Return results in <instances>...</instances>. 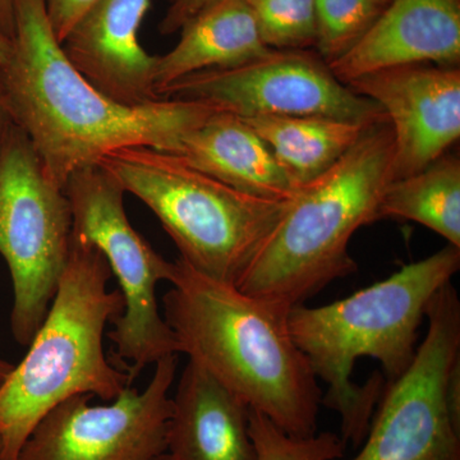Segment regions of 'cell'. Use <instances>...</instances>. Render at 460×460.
Segmentation results:
<instances>
[{"label": "cell", "mask_w": 460, "mask_h": 460, "mask_svg": "<svg viewBox=\"0 0 460 460\" xmlns=\"http://www.w3.org/2000/svg\"><path fill=\"white\" fill-rule=\"evenodd\" d=\"M0 93L9 120L26 133L45 172L62 189L75 172L120 148L180 154L184 137L217 111L186 100L124 105L107 98L66 59L44 0L16 2Z\"/></svg>", "instance_id": "cell-1"}, {"label": "cell", "mask_w": 460, "mask_h": 460, "mask_svg": "<svg viewBox=\"0 0 460 460\" xmlns=\"http://www.w3.org/2000/svg\"><path fill=\"white\" fill-rule=\"evenodd\" d=\"M459 269L460 248L447 244L343 299L289 311L290 334L328 386L321 405L338 413L345 444H362L386 381L410 367L429 305Z\"/></svg>", "instance_id": "cell-2"}, {"label": "cell", "mask_w": 460, "mask_h": 460, "mask_svg": "<svg viewBox=\"0 0 460 460\" xmlns=\"http://www.w3.org/2000/svg\"><path fill=\"white\" fill-rule=\"evenodd\" d=\"M163 316L181 353L281 431H317L323 390L289 330V311L172 262Z\"/></svg>", "instance_id": "cell-3"}, {"label": "cell", "mask_w": 460, "mask_h": 460, "mask_svg": "<svg viewBox=\"0 0 460 460\" xmlns=\"http://www.w3.org/2000/svg\"><path fill=\"white\" fill-rule=\"evenodd\" d=\"M105 257L72 233L65 271L49 311L22 361L0 386V460H18L38 423L78 394L114 401L131 386L128 372L108 359V323L123 314L119 289H108Z\"/></svg>", "instance_id": "cell-4"}, {"label": "cell", "mask_w": 460, "mask_h": 460, "mask_svg": "<svg viewBox=\"0 0 460 460\" xmlns=\"http://www.w3.org/2000/svg\"><path fill=\"white\" fill-rule=\"evenodd\" d=\"M393 157L389 119L371 124L337 164L299 189L235 287L293 308L356 272L348 250L350 239L362 226L377 222L381 199L394 181Z\"/></svg>", "instance_id": "cell-5"}, {"label": "cell", "mask_w": 460, "mask_h": 460, "mask_svg": "<svg viewBox=\"0 0 460 460\" xmlns=\"http://www.w3.org/2000/svg\"><path fill=\"white\" fill-rule=\"evenodd\" d=\"M153 211L192 270L237 286L293 199L248 195L211 177L180 154L124 147L99 163Z\"/></svg>", "instance_id": "cell-6"}, {"label": "cell", "mask_w": 460, "mask_h": 460, "mask_svg": "<svg viewBox=\"0 0 460 460\" xmlns=\"http://www.w3.org/2000/svg\"><path fill=\"white\" fill-rule=\"evenodd\" d=\"M71 239L65 189L47 174L26 133L8 120L0 133V256L13 287L11 332L22 347L49 311Z\"/></svg>", "instance_id": "cell-7"}, {"label": "cell", "mask_w": 460, "mask_h": 460, "mask_svg": "<svg viewBox=\"0 0 460 460\" xmlns=\"http://www.w3.org/2000/svg\"><path fill=\"white\" fill-rule=\"evenodd\" d=\"M65 190L72 233L98 248L122 293L123 314L107 337L113 343L111 362L133 383L148 365L181 353L156 298L157 284L171 280L172 262L133 228L124 208L126 190L107 169L96 164L75 172Z\"/></svg>", "instance_id": "cell-8"}, {"label": "cell", "mask_w": 460, "mask_h": 460, "mask_svg": "<svg viewBox=\"0 0 460 460\" xmlns=\"http://www.w3.org/2000/svg\"><path fill=\"white\" fill-rule=\"evenodd\" d=\"M428 332L401 376L386 381L362 447L348 460H460V422L447 401L460 361V301L453 283L432 299Z\"/></svg>", "instance_id": "cell-9"}, {"label": "cell", "mask_w": 460, "mask_h": 460, "mask_svg": "<svg viewBox=\"0 0 460 460\" xmlns=\"http://www.w3.org/2000/svg\"><path fill=\"white\" fill-rule=\"evenodd\" d=\"M160 98L201 102L217 111L253 118H337L363 124L387 120L376 102L341 84L320 56L277 50L230 68L208 69L166 87Z\"/></svg>", "instance_id": "cell-10"}, {"label": "cell", "mask_w": 460, "mask_h": 460, "mask_svg": "<svg viewBox=\"0 0 460 460\" xmlns=\"http://www.w3.org/2000/svg\"><path fill=\"white\" fill-rule=\"evenodd\" d=\"M144 392L128 386L114 401L91 405L90 394L58 404L38 423L18 460H154L166 453L171 387L178 354L155 363Z\"/></svg>", "instance_id": "cell-11"}, {"label": "cell", "mask_w": 460, "mask_h": 460, "mask_svg": "<svg viewBox=\"0 0 460 460\" xmlns=\"http://www.w3.org/2000/svg\"><path fill=\"white\" fill-rule=\"evenodd\" d=\"M347 86L386 114L394 135V181L422 172L459 140L460 71L456 66H394Z\"/></svg>", "instance_id": "cell-12"}, {"label": "cell", "mask_w": 460, "mask_h": 460, "mask_svg": "<svg viewBox=\"0 0 460 460\" xmlns=\"http://www.w3.org/2000/svg\"><path fill=\"white\" fill-rule=\"evenodd\" d=\"M151 0H96L60 42L68 62L107 98L144 105L157 95V56L140 42Z\"/></svg>", "instance_id": "cell-13"}, {"label": "cell", "mask_w": 460, "mask_h": 460, "mask_svg": "<svg viewBox=\"0 0 460 460\" xmlns=\"http://www.w3.org/2000/svg\"><path fill=\"white\" fill-rule=\"evenodd\" d=\"M459 59L460 0H390L361 40L329 68L348 84L394 66H456Z\"/></svg>", "instance_id": "cell-14"}, {"label": "cell", "mask_w": 460, "mask_h": 460, "mask_svg": "<svg viewBox=\"0 0 460 460\" xmlns=\"http://www.w3.org/2000/svg\"><path fill=\"white\" fill-rule=\"evenodd\" d=\"M166 453L174 460H257L250 408L190 361L172 398Z\"/></svg>", "instance_id": "cell-15"}, {"label": "cell", "mask_w": 460, "mask_h": 460, "mask_svg": "<svg viewBox=\"0 0 460 460\" xmlns=\"http://www.w3.org/2000/svg\"><path fill=\"white\" fill-rule=\"evenodd\" d=\"M181 157L233 189L288 201L298 190L255 129L237 115L215 111L184 137Z\"/></svg>", "instance_id": "cell-16"}, {"label": "cell", "mask_w": 460, "mask_h": 460, "mask_svg": "<svg viewBox=\"0 0 460 460\" xmlns=\"http://www.w3.org/2000/svg\"><path fill=\"white\" fill-rule=\"evenodd\" d=\"M180 31L177 45L164 56H157L159 96L187 75L241 66L270 50L244 0H211Z\"/></svg>", "instance_id": "cell-17"}, {"label": "cell", "mask_w": 460, "mask_h": 460, "mask_svg": "<svg viewBox=\"0 0 460 460\" xmlns=\"http://www.w3.org/2000/svg\"><path fill=\"white\" fill-rule=\"evenodd\" d=\"M242 119L270 147L298 190L337 164L371 126L316 115H260Z\"/></svg>", "instance_id": "cell-18"}, {"label": "cell", "mask_w": 460, "mask_h": 460, "mask_svg": "<svg viewBox=\"0 0 460 460\" xmlns=\"http://www.w3.org/2000/svg\"><path fill=\"white\" fill-rule=\"evenodd\" d=\"M378 220H411L460 248V162L441 156L416 174L393 181L378 206Z\"/></svg>", "instance_id": "cell-19"}, {"label": "cell", "mask_w": 460, "mask_h": 460, "mask_svg": "<svg viewBox=\"0 0 460 460\" xmlns=\"http://www.w3.org/2000/svg\"><path fill=\"white\" fill-rule=\"evenodd\" d=\"M386 5L381 0H314L321 59L330 65L352 49Z\"/></svg>", "instance_id": "cell-20"}, {"label": "cell", "mask_w": 460, "mask_h": 460, "mask_svg": "<svg viewBox=\"0 0 460 460\" xmlns=\"http://www.w3.org/2000/svg\"><path fill=\"white\" fill-rule=\"evenodd\" d=\"M270 49L305 50L316 44L314 0H244Z\"/></svg>", "instance_id": "cell-21"}, {"label": "cell", "mask_w": 460, "mask_h": 460, "mask_svg": "<svg viewBox=\"0 0 460 460\" xmlns=\"http://www.w3.org/2000/svg\"><path fill=\"white\" fill-rule=\"evenodd\" d=\"M250 434L257 460H339L343 458L347 445L332 432L307 438L288 435L255 411H250Z\"/></svg>", "instance_id": "cell-22"}, {"label": "cell", "mask_w": 460, "mask_h": 460, "mask_svg": "<svg viewBox=\"0 0 460 460\" xmlns=\"http://www.w3.org/2000/svg\"><path fill=\"white\" fill-rule=\"evenodd\" d=\"M96 0H44L48 18L57 40L63 41L84 12Z\"/></svg>", "instance_id": "cell-23"}, {"label": "cell", "mask_w": 460, "mask_h": 460, "mask_svg": "<svg viewBox=\"0 0 460 460\" xmlns=\"http://www.w3.org/2000/svg\"><path fill=\"white\" fill-rule=\"evenodd\" d=\"M211 0H166L164 17L160 22L159 31L163 35H172L180 31L181 26L208 4Z\"/></svg>", "instance_id": "cell-24"}, {"label": "cell", "mask_w": 460, "mask_h": 460, "mask_svg": "<svg viewBox=\"0 0 460 460\" xmlns=\"http://www.w3.org/2000/svg\"><path fill=\"white\" fill-rule=\"evenodd\" d=\"M17 0H0V33L13 38Z\"/></svg>", "instance_id": "cell-25"}, {"label": "cell", "mask_w": 460, "mask_h": 460, "mask_svg": "<svg viewBox=\"0 0 460 460\" xmlns=\"http://www.w3.org/2000/svg\"><path fill=\"white\" fill-rule=\"evenodd\" d=\"M12 40L7 36L0 33V68L7 62L9 54H11Z\"/></svg>", "instance_id": "cell-26"}, {"label": "cell", "mask_w": 460, "mask_h": 460, "mask_svg": "<svg viewBox=\"0 0 460 460\" xmlns=\"http://www.w3.org/2000/svg\"><path fill=\"white\" fill-rule=\"evenodd\" d=\"M14 365H12L11 362L5 361V359L0 358V386L4 383L5 378L8 377V375L11 374V371L13 370Z\"/></svg>", "instance_id": "cell-27"}, {"label": "cell", "mask_w": 460, "mask_h": 460, "mask_svg": "<svg viewBox=\"0 0 460 460\" xmlns=\"http://www.w3.org/2000/svg\"><path fill=\"white\" fill-rule=\"evenodd\" d=\"M9 118L3 105L2 93H0V133L4 129L5 124L8 123Z\"/></svg>", "instance_id": "cell-28"}, {"label": "cell", "mask_w": 460, "mask_h": 460, "mask_svg": "<svg viewBox=\"0 0 460 460\" xmlns=\"http://www.w3.org/2000/svg\"><path fill=\"white\" fill-rule=\"evenodd\" d=\"M154 460H174L172 458L171 456H169L168 453L162 454V456H156Z\"/></svg>", "instance_id": "cell-29"}, {"label": "cell", "mask_w": 460, "mask_h": 460, "mask_svg": "<svg viewBox=\"0 0 460 460\" xmlns=\"http://www.w3.org/2000/svg\"><path fill=\"white\" fill-rule=\"evenodd\" d=\"M381 2L386 3V4H387V3L390 2V0H381Z\"/></svg>", "instance_id": "cell-30"}]
</instances>
